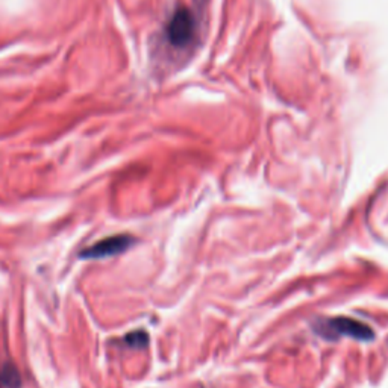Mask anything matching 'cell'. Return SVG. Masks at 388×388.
Masks as SVG:
<instances>
[{
	"instance_id": "cell-4",
	"label": "cell",
	"mask_w": 388,
	"mask_h": 388,
	"mask_svg": "<svg viewBox=\"0 0 388 388\" xmlns=\"http://www.w3.org/2000/svg\"><path fill=\"white\" fill-rule=\"evenodd\" d=\"M0 381H2V384L8 388H18L20 384H22L17 369L11 364H6L4 367V370L0 372Z\"/></svg>"
},
{
	"instance_id": "cell-2",
	"label": "cell",
	"mask_w": 388,
	"mask_h": 388,
	"mask_svg": "<svg viewBox=\"0 0 388 388\" xmlns=\"http://www.w3.org/2000/svg\"><path fill=\"white\" fill-rule=\"evenodd\" d=\"M196 33V20L185 8L177 9L167 26V37L176 47H184L193 40Z\"/></svg>"
},
{
	"instance_id": "cell-6",
	"label": "cell",
	"mask_w": 388,
	"mask_h": 388,
	"mask_svg": "<svg viewBox=\"0 0 388 388\" xmlns=\"http://www.w3.org/2000/svg\"><path fill=\"white\" fill-rule=\"evenodd\" d=\"M0 385H2V381H0Z\"/></svg>"
},
{
	"instance_id": "cell-1",
	"label": "cell",
	"mask_w": 388,
	"mask_h": 388,
	"mask_svg": "<svg viewBox=\"0 0 388 388\" xmlns=\"http://www.w3.org/2000/svg\"><path fill=\"white\" fill-rule=\"evenodd\" d=\"M314 331H316L320 337L328 340L349 337L360 341H369L373 339V331L367 327V324L349 317H334L319 320L314 324Z\"/></svg>"
},
{
	"instance_id": "cell-3",
	"label": "cell",
	"mask_w": 388,
	"mask_h": 388,
	"mask_svg": "<svg viewBox=\"0 0 388 388\" xmlns=\"http://www.w3.org/2000/svg\"><path fill=\"white\" fill-rule=\"evenodd\" d=\"M134 245V238L131 235H112L100 240L99 243L87 247L81 252V258L86 259H103L111 258L128 250Z\"/></svg>"
},
{
	"instance_id": "cell-5",
	"label": "cell",
	"mask_w": 388,
	"mask_h": 388,
	"mask_svg": "<svg viewBox=\"0 0 388 388\" xmlns=\"http://www.w3.org/2000/svg\"><path fill=\"white\" fill-rule=\"evenodd\" d=\"M126 343H128L131 348H146L149 343V337L148 334L143 331H135L128 334V337H126Z\"/></svg>"
}]
</instances>
